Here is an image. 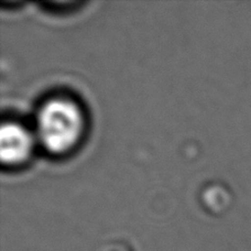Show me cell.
<instances>
[{
	"instance_id": "obj_1",
	"label": "cell",
	"mask_w": 251,
	"mask_h": 251,
	"mask_svg": "<svg viewBox=\"0 0 251 251\" xmlns=\"http://www.w3.org/2000/svg\"><path fill=\"white\" fill-rule=\"evenodd\" d=\"M38 134L42 145L53 152H63L77 140L83 117L75 102L66 98L48 100L39 111Z\"/></svg>"
},
{
	"instance_id": "obj_2",
	"label": "cell",
	"mask_w": 251,
	"mask_h": 251,
	"mask_svg": "<svg viewBox=\"0 0 251 251\" xmlns=\"http://www.w3.org/2000/svg\"><path fill=\"white\" fill-rule=\"evenodd\" d=\"M31 138L26 130L17 124H3L0 130V156L2 162L17 163L28 155Z\"/></svg>"
}]
</instances>
